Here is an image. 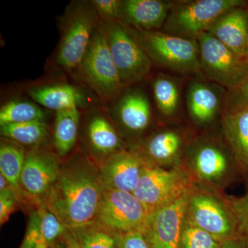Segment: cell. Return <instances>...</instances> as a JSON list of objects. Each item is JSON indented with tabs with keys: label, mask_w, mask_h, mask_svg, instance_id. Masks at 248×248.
<instances>
[{
	"label": "cell",
	"mask_w": 248,
	"mask_h": 248,
	"mask_svg": "<svg viewBox=\"0 0 248 248\" xmlns=\"http://www.w3.org/2000/svg\"><path fill=\"white\" fill-rule=\"evenodd\" d=\"M79 108L58 111L54 127V146L59 156H64L74 148L78 139Z\"/></svg>",
	"instance_id": "22"
},
{
	"label": "cell",
	"mask_w": 248,
	"mask_h": 248,
	"mask_svg": "<svg viewBox=\"0 0 248 248\" xmlns=\"http://www.w3.org/2000/svg\"><path fill=\"white\" fill-rule=\"evenodd\" d=\"M48 135V126L45 121L10 124L1 126V138L21 146L37 148Z\"/></svg>",
	"instance_id": "24"
},
{
	"label": "cell",
	"mask_w": 248,
	"mask_h": 248,
	"mask_svg": "<svg viewBox=\"0 0 248 248\" xmlns=\"http://www.w3.org/2000/svg\"><path fill=\"white\" fill-rule=\"evenodd\" d=\"M101 20L92 2L74 1L62 19L57 63L68 72L79 70Z\"/></svg>",
	"instance_id": "2"
},
{
	"label": "cell",
	"mask_w": 248,
	"mask_h": 248,
	"mask_svg": "<svg viewBox=\"0 0 248 248\" xmlns=\"http://www.w3.org/2000/svg\"><path fill=\"white\" fill-rule=\"evenodd\" d=\"M222 241L190 221L184 222L181 248H221Z\"/></svg>",
	"instance_id": "29"
},
{
	"label": "cell",
	"mask_w": 248,
	"mask_h": 248,
	"mask_svg": "<svg viewBox=\"0 0 248 248\" xmlns=\"http://www.w3.org/2000/svg\"><path fill=\"white\" fill-rule=\"evenodd\" d=\"M115 111L121 124L133 133L143 131L151 122V104L141 91L134 90L124 94L116 104Z\"/></svg>",
	"instance_id": "16"
},
{
	"label": "cell",
	"mask_w": 248,
	"mask_h": 248,
	"mask_svg": "<svg viewBox=\"0 0 248 248\" xmlns=\"http://www.w3.org/2000/svg\"><path fill=\"white\" fill-rule=\"evenodd\" d=\"M202 71L209 79L228 90L248 76V59L240 57L210 32L197 38Z\"/></svg>",
	"instance_id": "8"
},
{
	"label": "cell",
	"mask_w": 248,
	"mask_h": 248,
	"mask_svg": "<svg viewBox=\"0 0 248 248\" xmlns=\"http://www.w3.org/2000/svg\"><path fill=\"white\" fill-rule=\"evenodd\" d=\"M197 174L206 180L221 177L228 168L226 155L213 144H203L196 150L193 158Z\"/></svg>",
	"instance_id": "23"
},
{
	"label": "cell",
	"mask_w": 248,
	"mask_h": 248,
	"mask_svg": "<svg viewBox=\"0 0 248 248\" xmlns=\"http://www.w3.org/2000/svg\"><path fill=\"white\" fill-rule=\"evenodd\" d=\"M42 240L40 232V216L37 209L31 213L29 225L20 248H35Z\"/></svg>",
	"instance_id": "35"
},
{
	"label": "cell",
	"mask_w": 248,
	"mask_h": 248,
	"mask_svg": "<svg viewBox=\"0 0 248 248\" xmlns=\"http://www.w3.org/2000/svg\"><path fill=\"white\" fill-rule=\"evenodd\" d=\"M240 234L248 240V193L228 202Z\"/></svg>",
	"instance_id": "32"
},
{
	"label": "cell",
	"mask_w": 248,
	"mask_h": 248,
	"mask_svg": "<svg viewBox=\"0 0 248 248\" xmlns=\"http://www.w3.org/2000/svg\"><path fill=\"white\" fill-rule=\"evenodd\" d=\"M153 93L156 107L165 116L174 115L179 103V91L177 84L172 78L160 76L153 84Z\"/></svg>",
	"instance_id": "28"
},
{
	"label": "cell",
	"mask_w": 248,
	"mask_h": 248,
	"mask_svg": "<svg viewBox=\"0 0 248 248\" xmlns=\"http://www.w3.org/2000/svg\"><path fill=\"white\" fill-rule=\"evenodd\" d=\"M58 157L46 150L32 148L27 152L20 177L22 200L37 206L44 203L60 174Z\"/></svg>",
	"instance_id": "10"
},
{
	"label": "cell",
	"mask_w": 248,
	"mask_h": 248,
	"mask_svg": "<svg viewBox=\"0 0 248 248\" xmlns=\"http://www.w3.org/2000/svg\"><path fill=\"white\" fill-rule=\"evenodd\" d=\"M182 140L172 130H166L152 137L145 146L148 159L156 163H167L174 160L180 153Z\"/></svg>",
	"instance_id": "25"
},
{
	"label": "cell",
	"mask_w": 248,
	"mask_h": 248,
	"mask_svg": "<svg viewBox=\"0 0 248 248\" xmlns=\"http://www.w3.org/2000/svg\"><path fill=\"white\" fill-rule=\"evenodd\" d=\"M29 94L34 102L55 112L79 108L84 101L81 91L75 86L67 84L31 89Z\"/></svg>",
	"instance_id": "19"
},
{
	"label": "cell",
	"mask_w": 248,
	"mask_h": 248,
	"mask_svg": "<svg viewBox=\"0 0 248 248\" xmlns=\"http://www.w3.org/2000/svg\"><path fill=\"white\" fill-rule=\"evenodd\" d=\"M10 187L12 188V187L10 185L9 181L7 180V179L2 174L0 173V192L10 188Z\"/></svg>",
	"instance_id": "38"
},
{
	"label": "cell",
	"mask_w": 248,
	"mask_h": 248,
	"mask_svg": "<svg viewBox=\"0 0 248 248\" xmlns=\"http://www.w3.org/2000/svg\"><path fill=\"white\" fill-rule=\"evenodd\" d=\"M119 248H151L144 234L141 231L117 233Z\"/></svg>",
	"instance_id": "36"
},
{
	"label": "cell",
	"mask_w": 248,
	"mask_h": 248,
	"mask_svg": "<svg viewBox=\"0 0 248 248\" xmlns=\"http://www.w3.org/2000/svg\"><path fill=\"white\" fill-rule=\"evenodd\" d=\"M146 159L136 152L122 150L104 160L99 176L103 187L133 193Z\"/></svg>",
	"instance_id": "13"
},
{
	"label": "cell",
	"mask_w": 248,
	"mask_h": 248,
	"mask_svg": "<svg viewBox=\"0 0 248 248\" xmlns=\"http://www.w3.org/2000/svg\"><path fill=\"white\" fill-rule=\"evenodd\" d=\"M240 0H195L176 1L165 22L163 32L188 40H197L208 32L222 15L241 6Z\"/></svg>",
	"instance_id": "4"
},
{
	"label": "cell",
	"mask_w": 248,
	"mask_h": 248,
	"mask_svg": "<svg viewBox=\"0 0 248 248\" xmlns=\"http://www.w3.org/2000/svg\"><path fill=\"white\" fill-rule=\"evenodd\" d=\"M37 210L40 216L41 234L46 242L52 246L68 229L62 224L58 217L48 210L45 203L38 205Z\"/></svg>",
	"instance_id": "30"
},
{
	"label": "cell",
	"mask_w": 248,
	"mask_h": 248,
	"mask_svg": "<svg viewBox=\"0 0 248 248\" xmlns=\"http://www.w3.org/2000/svg\"><path fill=\"white\" fill-rule=\"evenodd\" d=\"M190 188V179L182 170H168L147 161L133 194L151 214L188 195Z\"/></svg>",
	"instance_id": "7"
},
{
	"label": "cell",
	"mask_w": 248,
	"mask_h": 248,
	"mask_svg": "<svg viewBox=\"0 0 248 248\" xmlns=\"http://www.w3.org/2000/svg\"><path fill=\"white\" fill-rule=\"evenodd\" d=\"M223 126L235 157L248 170V107L228 112L223 118Z\"/></svg>",
	"instance_id": "20"
},
{
	"label": "cell",
	"mask_w": 248,
	"mask_h": 248,
	"mask_svg": "<svg viewBox=\"0 0 248 248\" xmlns=\"http://www.w3.org/2000/svg\"><path fill=\"white\" fill-rule=\"evenodd\" d=\"M97 11L101 22H121L122 1L120 0H93L91 1Z\"/></svg>",
	"instance_id": "31"
},
{
	"label": "cell",
	"mask_w": 248,
	"mask_h": 248,
	"mask_svg": "<svg viewBox=\"0 0 248 248\" xmlns=\"http://www.w3.org/2000/svg\"><path fill=\"white\" fill-rule=\"evenodd\" d=\"M86 135L90 148L93 153L104 160L122 151V141L110 120L99 112L89 118Z\"/></svg>",
	"instance_id": "18"
},
{
	"label": "cell",
	"mask_w": 248,
	"mask_h": 248,
	"mask_svg": "<svg viewBox=\"0 0 248 248\" xmlns=\"http://www.w3.org/2000/svg\"><path fill=\"white\" fill-rule=\"evenodd\" d=\"M248 107V76L236 87L229 90L226 99L228 112Z\"/></svg>",
	"instance_id": "33"
},
{
	"label": "cell",
	"mask_w": 248,
	"mask_h": 248,
	"mask_svg": "<svg viewBox=\"0 0 248 248\" xmlns=\"http://www.w3.org/2000/svg\"><path fill=\"white\" fill-rule=\"evenodd\" d=\"M79 248H119L117 233L94 223L84 228L69 231Z\"/></svg>",
	"instance_id": "27"
},
{
	"label": "cell",
	"mask_w": 248,
	"mask_h": 248,
	"mask_svg": "<svg viewBox=\"0 0 248 248\" xmlns=\"http://www.w3.org/2000/svg\"><path fill=\"white\" fill-rule=\"evenodd\" d=\"M102 24L124 86L146 79L151 71L152 61L139 43L132 28L122 22Z\"/></svg>",
	"instance_id": "6"
},
{
	"label": "cell",
	"mask_w": 248,
	"mask_h": 248,
	"mask_svg": "<svg viewBox=\"0 0 248 248\" xmlns=\"http://www.w3.org/2000/svg\"><path fill=\"white\" fill-rule=\"evenodd\" d=\"M221 93L213 85L195 81L187 91L189 114L196 123H210L215 118L221 105Z\"/></svg>",
	"instance_id": "17"
},
{
	"label": "cell",
	"mask_w": 248,
	"mask_h": 248,
	"mask_svg": "<svg viewBox=\"0 0 248 248\" xmlns=\"http://www.w3.org/2000/svg\"><path fill=\"white\" fill-rule=\"evenodd\" d=\"M45 114L40 106L27 100H13L0 110V126L10 124L45 121Z\"/></svg>",
	"instance_id": "26"
},
{
	"label": "cell",
	"mask_w": 248,
	"mask_h": 248,
	"mask_svg": "<svg viewBox=\"0 0 248 248\" xmlns=\"http://www.w3.org/2000/svg\"><path fill=\"white\" fill-rule=\"evenodd\" d=\"M86 82L104 100H115L124 85L111 55L104 25L94 32L79 68Z\"/></svg>",
	"instance_id": "5"
},
{
	"label": "cell",
	"mask_w": 248,
	"mask_h": 248,
	"mask_svg": "<svg viewBox=\"0 0 248 248\" xmlns=\"http://www.w3.org/2000/svg\"><path fill=\"white\" fill-rule=\"evenodd\" d=\"M221 248H248V240L241 235H235L223 241Z\"/></svg>",
	"instance_id": "37"
},
{
	"label": "cell",
	"mask_w": 248,
	"mask_h": 248,
	"mask_svg": "<svg viewBox=\"0 0 248 248\" xmlns=\"http://www.w3.org/2000/svg\"><path fill=\"white\" fill-rule=\"evenodd\" d=\"M186 215L189 221L222 242L236 235L237 226L229 207L213 196H190Z\"/></svg>",
	"instance_id": "12"
},
{
	"label": "cell",
	"mask_w": 248,
	"mask_h": 248,
	"mask_svg": "<svg viewBox=\"0 0 248 248\" xmlns=\"http://www.w3.org/2000/svg\"><path fill=\"white\" fill-rule=\"evenodd\" d=\"M26 153L24 147L12 141L1 139L0 142V171L9 181L20 202H22L20 190V177Z\"/></svg>",
	"instance_id": "21"
},
{
	"label": "cell",
	"mask_w": 248,
	"mask_h": 248,
	"mask_svg": "<svg viewBox=\"0 0 248 248\" xmlns=\"http://www.w3.org/2000/svg\"><path fill=\"white\" fill-rule=\"evenodd\" d=\"M104 187L99 170L84 157L61 166L45 203L68 231L95 223Z\"/></svg>",
	"instance_id": "1"
},
{
	"label": "cell",
	"mask_w": 248,
	"mask_h": 248,
	"mask_svg": "<svg viewBox=\"0 0 248 248\" xmlns=\"http://www.w3.org/2000/svg\"><path fill=\"white\" fill-rule=\"evenodd\" d=\"M19 203L20 201L11 187L0 192V224L1 226L9 221L10 217L16 211Z\"/></svg>",
	"instance_id": "34"
},
{
	"label": "cell",
	"mask_w": 248,
	"mask_h": 248,
	"mask_svg": "<svg viewBox=\"0 0 248 248\" xmlns=\"http://www.w3.org/2000/svg\"><path fill=\"white\" fill-rule=\"evenodd\" d=\"M150 213L133 193L104 188L96 223L113 232L143 233Z\"/></svg>",
	"instance_id": "9"
},
{
	"label": "cell",
	"mask_w": 248,
	"mask_h": 248,
	"mask_svg": "<svg viewBox=\"0 0 248 248\" xmlns=\"http://www.w3.org/2000/svg\"><path fill=\"white\" fill-rule=\"evenodd\" d=\"M51 246H49L48 244L45 241V240H42V241L36 246L35 248H50Z\"/></svg>",
	"instance_id": "39"
},
{
	"label": "cell",
	"mask_w": 248,
	"mask_h": 248,
	"mask_svg": "<svg viewBox=\"0 0 248 248\" xmlns=\"http://www.w3.org/2000/svg\"><path fill=\"white\" fill-rule=\"evenodd\" d=\"M175 2L161 0L122 1L121 22L139 30L156 31L164 27Z\"/></svg>",
	"instance_id": "14"
},
{
	"label": "cell",
	"mask_w": 248,
	"mask_h": 248,
	"mask_svg": "<svg viewBox=\"0 0 248 248\" xmlns=\"http://www.w3.org/2000/svg\"><path fill=\"white\" fill-rule=\"evenodd\" d=\"M246 56H247V58L248 59V49H247V54H246Z\"/></svg>",
	"instance_id": "40"
},
{
	"label": "cell",
	"mask_w": 248,
	"mask_h": 248,
	"mask_svg": "<svg viewBox=\"0 0 248 248\" xmlns=\"http://www.w3.org/2000/svg\"><path fill=\"white\" fill-rule=\"evenodd\" d=\"M190 194L150 214L143 232L151 248H181Z\"/></svg>",
	"instance_id": "11"
},
{
	"label": "cell",
	"mask_w": 248,
	"mask_h": 248,
	"mask_svg": "<svg viewBox=\"0 0 248 248\" xmlns=\"http://www.w3.org/2000/svg\"><path fill=\"white\" fill-rule=\"evenodd\" d=\"M208 32L240 57L247 58L248 12L241 6L222 15Z\"/></svg>",
	"instance_id": "15"
},
{
	"label": "cell",
	"mask_w": 248,
	"mask_h": 248,
	"mask_svg": "<svg viewBox=\"0 0 248 248\" xmlns=\"http://www.w3.org/2000/svg\"><path fill=\"white\" fill-rule=\"evenodd\" d=\"M132 29L151 61L179 73L202 72L197 40L182 38L161 31Z\"/></svg>",
	"instance_id": "3"
}]
</instances>
